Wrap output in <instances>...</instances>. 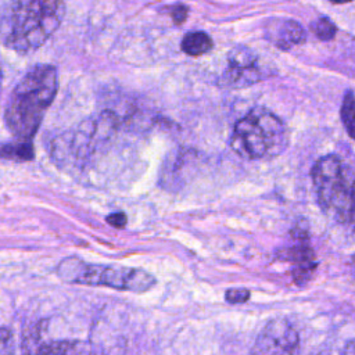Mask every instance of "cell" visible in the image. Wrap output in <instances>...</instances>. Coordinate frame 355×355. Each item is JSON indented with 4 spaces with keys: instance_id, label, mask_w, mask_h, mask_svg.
<instances>
[{
    "instance_id": "6da1fadb",
    "label": "cell",
    "mask_w": 355,
    "mask_h": 355,
    "mask_svg": "<svg viewBox=\"0 0 355 355\" xmlns=\"http://www.w3.org/2000/svg\"><path fill=\"white\" fill-rule=\"evenodd\" d=\"M57 90V69L47 64L35 65L18 82L8 97L4 112L7 128L17 140H32Z\"/></svg>"
},
{
    "instance_id": "7a4b0ae2",
    "label": "cell",
    "mask_w": 355,
    "mask_h": 355,
    "mask_svg": "<svg viewBox=\"0 0 355 355\" xmlns=\"http://www.w3.org/2000/svg\"><path fill=\"white\" fill-rule=\"evenodd\" d=\"M65 15L62 0H10L1 17L4 46L29 54L46 43Z\"/></svg>"
},
{
    "instance_id": "3957f363",
    "label": "cell",
    "mask_w": 355,
    "mask_h": 355,
    "mask_svg": "<svg viewBox=\"0 0 355 355\" xmlns=\"http://www.w3.org/2000/svg\"><path fill=\"white\" fill-rule=\"evenodd\" d=\"M287 144L284 123L265 107H254L237 121L230 139L233 151L247 159L277 157Z\"/></svg>"
},
{
    "instance_id": "277c9868",
    "label": "cell",
    "mask_w": 355,
    "mask_h": 355,
    "mask_svg": "<svg viewBox=\"0 0 355 355\" xmlns=\"http://www.w3.org/2000/svg\"><path fill=\"white\" fill-rule=\"evenodd\" d=\"M311 175L320 208L347 225L355 209V173L340 157L330 154L316 161Z\"/></svg>"
},
{
    "instance_id": "5b68a950",
    "label": "cell",
    "mask_w": 355,
    "mask_h": 355,
    "mask_svg": "<svg viewBox=\"0 0 355 355\" xmlns=\"http://www.w3.org/2000/svg\"><path fill=\"white\" fill-rule=\"evenodd\" d=\"M60 277L69 283L86 286H107L115 290L135 293L147 291L155 284V277L140 268L105 266L86 263L78 258L64 259L57 269Z\"/></svg>"
},
{
    "instance_id": "8992f818",
    "label": "cell",
    "mask_w": 355,
    "mask_h": 355,
    "mask_svg": "<svg viewBox=\"0 0 355 355\" xmlns=\"http://www.w3.org/2000/svg\"><path fill=\"white\" fill-rule=\"evenodd\" d=\"M300 338L284 319L270 320L258 334L251 355H298Z\"/></svg>"
},
{
    "instance_id": "52a82bcc",
    "label": "cell",
    "mask_w": 355,
    "mask_h": 355,
    "mask_svg": "<svg viewBox=\"0 0 355 355\" xmlns=\"http://www.w3.org/2000/svg\"><path fill=\"white\" fill-rule=\"evenodd\" d=\"M293 245L283 251V259L293 265L291 275L295 284L304 286L312 277L318 262L305 230L295 229L293 232Z\"/></svg>"
},
{
    "instance_id": "ba28073f",
    "label": "cell",
    "mask_w": 355,
    "mask_h": 355,
    "mask_svg": "<svg viewBox=\"0 0 355 355\" xmlns=\"http://www.w3.org/2000/svg\"><path fill=\"white\" fill-rule=\"evenodd\" d=\"M227 69L223 82L232 87H243L259 79L257 55L244 46L234 47L227 54Z\"/></svg>"
},
{
    "instance_id": "9c48e42d",
    "label": "cell",
    "mask_w": 355,
    "mask_h": 355,
    "mask_svg": "<svg viewBox=\"0 0 355 355\" xmlns=\"http://www.w3.org/2000/svg\"><path fill=\"white\" fill-rule=\"evenodd\" d=\"M273 22L275 26H269V37L277 47L286 50L305 40V32L298 22L291 19H276Z\"/></svg>"
},
{
    "instance_id": "30bf717a",
    "label": "cell",
    "mask_w": 355,
    "mask_h": 355,
    "mask_svg": "<svg viewBox=\"0 0 355 355\" xmlns=\"http://www.w3.org/2000/svg\"><path fill=\"white\" fill-rule=\"evenodd\" d=\"M37 355H94L93 348L86 341L60 340L42 345Z\"/></svg>"
},
{
    "instance_id": "8fae6325",
    "label": "cell",
    "mask_w": 355,
    "mask_h": 355,
    "mask_svg": "<svg viewBox=\"0 0 355 355\" xmlns=\"http://www.w3.org/2000/svg\"><path fill=\"white\" fill-rule=\"evenodd\" d=\"M212 39L205 32L196 31L184 35L182 40V50L186 54L196 57L209 51L212 49Z\"/></svg>"
},
{
    "instance_id": "7c38bea8",
    "label": "cell",
    "mask_w": 355,
    "mask_h": 355,
    "mask_svg": "<svg viewBox=\"0 0 355 355\" xmlns=\"http://www.w3.org/2000/svg\"><path fill=\"white\" fill-rule=\"evenodd\" d=\"M343 125L349 137L355 140V96L352 92H347L340 110Z\"/></svg>"
},
{
    "instance_id": "4fadbf2b",
    "label": "cell",
    "mask_w": 355,
    "mask_h": 355,
    "mask_svg": "<svg viewBox=\"0 0 355 355\" xmlns=\"http://www.w3.org/2000/svg\"><path fill=\"white\" fill-rule=\"evenodd\" d=\"M3 157L18 161H31L35 157L33 146L31 141L17 140L15 144H8L3 147Z\"/></svg>"
},
{
    "instance_id": "5bb4252c",
    "label": "cell",
    "mask_w": 355,
    "mask_h": 355,
    "mask_svg": "<svg viewBox=\"0 0 355 355\" xmlns=\"http://www.w3.org/2000/svg\"><path fill=\"white\" fill-rule=\"evenodd\" d=\"M311 29L320 40H331L337 33L336 25L326 17H322L313 21L311 25Z\"/></svg>"
},
{
    "instance_id": "9a60e30c",
    "label": "cell",
    "mask_w": 355,
    "mask_h": 355,
    "mask_svg": "<svg viewBox=\"0 0 355 355\" xmlns=\"http://www.w3.org/2000/svg\"><path fill=\"white\" fill-rule=\"evenodd\" d=\"M250 290L247 288H229L225 294L229 304H241L250 298Z\"/></svg>"
},
{
    "instance_id": "2e32d148",
    "label": "cell",
    "mask_w": 355,
    "mask_h": 355,
    "mask_svg": "<svg viewBox=\"0 0 355 355\" xmlns=\"http://www.w3.org/2000/svg\"><path fill=\"white\" fill-rule=\"evenodd\" d=\"M105 220H107L111 226H114V227H116V229H122V227L126 226L128 218H126V215H125L123 212H114V214H110V215L105 218Z\"/></svg>"
},
{
    "instance_id": "e0dca14e",
    "label": "cell",
    "mask_w": 355,
    "mask_h": 355,
    "mask_svg": "<svg viewBox=\"0 0 355 355\" xmlns=\"http://www.w3.org/2000/svg\"><path fill=\"white\" fill-rule=\"evenodd\" d=\"M187 12H189V10H187L186 6H183V4H176V6L172 8V12H171L173 22H175V24H182V22H184V19L187 18Z\"/></svg>"
},
{
    "instance_id": "ac0fdd59",
    "label": "cell",
    "mask_w": 355,
    "mask_h": 355,
    "mask_svg": "<svg viewBox=\"0 0 355 355\" xmlns=\"http://www.w3.org/2000/svg\"><path fill=\"white\" fill-rule=\"evenodd\" d=\"M343 355H355V340L349 341V343L345 345V348H344V351H343Z\"/></svg>"
},
{
    "instance_id": "d6986e66",
    "label": "cell",
    "mask_w": 355,
    "mask_h": 355,
    "mask_svg": "<svg viewBox=\"0 0 355 355\" xmlns=\"http://www.w3.org/2000/svg\"><path fill=\"white\" fill-rule=\"evenodd\" d=\"M347 226L349 227V232H351V234H352L354 239H355V209H354V212H352V215H351V218H349Z\"/></svg>"
},
{
    "instance_id": "ffe728a7",
    "label": "cell",
    "mask_w": 355,
    "mask_h": 355,
    "mask_svg": "<svg viewBox=\"0 0 355 355\" xmlns=\"http://www.w3.org/2000/svg\"><path fill=\"white\" fill-rule=\"evenodd\" d=\"M329 1H331L333 4H345V3H349L352 0H329Z\"/></svg>"
},
{
    "instance_id": "44dd1931",
    "label": "cell",
    "mask_w": 355,
    "mask_h": 355,
    "mask_svg": "<svg viewBox=\"0 0 355 355\" xmlns=\"http://www.w3.org/2000/svg\"><path fill=\"white\" fill-rule=\"evenodd\" d=\"M352 272H354V275H355V255H354V258H352Z\"/></svg>"
}]
</instances>
